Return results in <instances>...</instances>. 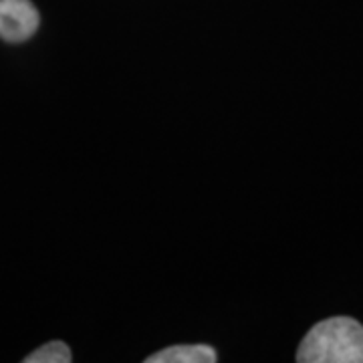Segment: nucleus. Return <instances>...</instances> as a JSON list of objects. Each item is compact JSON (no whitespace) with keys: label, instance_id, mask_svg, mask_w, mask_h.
<instances>
[{"label":"nucleus","instance_id":"2","mask_svg":"<svg viewBox=\"0 0 363 363\" xmlns=\"http://www.w3.org/2000/svg\"><path fill=\"white\" fill-rule=\"evenodd\" d=\"M39 28V11L30 0H0V39L23 43Z\"/></svg>","mask_w":363,"mask_h":363},{"label":"nucleus","instance_id":"4","mask_svg":"<svg viewBox=\"0 0 363 363\" xmlns=\"http://www.w3.org/2000/svg\"><path fill=\"white\" fill-rule=\"evenodd\" d=\"M71 350L63 341H51L25 357V363H71Z\"/></svg>","mask_w":363,"mask_h":363},{"label":"nucleus","instance_id":"1","mask_svg":"<svg viewBox=\"0 0 363 363\" xmlns=\"http://www.w3.org/2000/svg\"><path fill=\"white\" fill-rule=\"evenodd\" d=\"M298 363H363V325L350 317H331L305 335Z\"/></svg>","mask_w":363,"mask_h":363},{"label":"nucleus","instance_id":"3","mask_svg":"<svg viewBox=\"0 0 363 363\" xmlns=\"http://www.w3.org/2000/svg\"><path fill=\"white\" fill-rule=\"evenodd\" d=\"M218 355L210 345H174L150 355L145 363H216Z\"/></svg>","mask_w":363,"mask_h":363}]
</instances>
